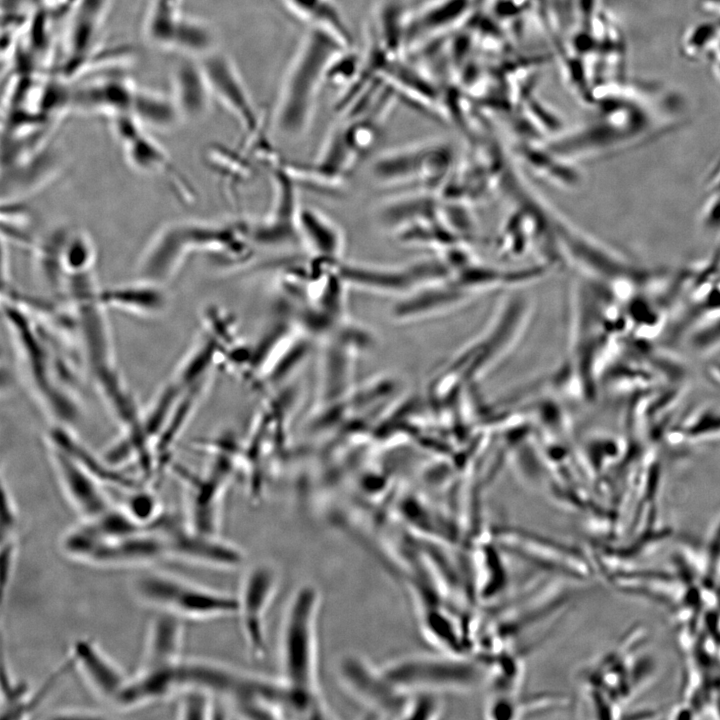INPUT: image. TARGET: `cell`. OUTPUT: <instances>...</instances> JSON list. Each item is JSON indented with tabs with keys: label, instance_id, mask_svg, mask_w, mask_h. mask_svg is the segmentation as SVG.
Returning a JSON list of instances; mask_svg holds the SVG:
<instances>
[{
	"label": "cell",
	"instance_id": "1",
	"mask_svg": "<svg viewBox=\"0 0 720 720\" xmlns=\"http://www.w3.org/2000/svg\"><path fill=\"white\" fill-rule=\"evenodd\" d=\"M3 314L20 366L34 398L56 425L70 427L80 416L75 376L56 350L48 329L16 303L3 299Z\"/></svg>",
	"mask_w": 720,
	"mask_h": 720
},
{
	"label": "cell",
	"instance_id": "2",
	"mask_svg": "<svg viewBox=\"0 0 720 720\" xmlns=\"http://www.w3.org/2000/svg\"><path fill=\"white\" fill-rule=\"evenodd\" d=\"M318 588L304 583L292 593L282 618L279 639V680L290 692L296 718H327L320 692Z\"/></svg>",
	"mask_w": 720,
	"mask_h": 720
},
{
	"label": "cell",
	"instance_id": "3",
	"mask_svg": "<svg viewBox=\"0 0 720 720\" xmlns=\"http://www.w3.org/2000/svg\"><path fill=\"white\" fill-rule=\"evenodd\" d=\"M344 48L329 34L310 27L301 39L280 84L272 126L281 136L297 138L310 127L332 60Z\"/></svg>",
	"mask_w": 720,
	"mask_h": 720
},
{
	"label": "cell",
	"instance_id": "4",
	"mask_svg": "<svg viewBox=\"0 0 720 720\" xmlns=\"http://www.w3.org/2000/svg\"><path fill=\"white\" fill-rule=\"evenodd\" d=\"M143 604L182 618L208 619L237 615V596L162 571H146L131 581Z\"/></svg>",
	"mask_w": 720,
	"mask_h": 720
},
{
	"label": "cell",
	"instance_id": "5",
	"mask_svg": "<svg viewBox=\"0 0 720 720\" xmlns=\"http://www.w3.org/2000/svg\"><path fill=\"white\" fill-rule=\"evenodd\" d=\"M388 679L410 692L465 691L486 684L487 665L477 658L446 652L400 657L382 666Z\"/></svg>",
	"mask_w": 720,
	"mask_h": 720
},
{
	"label": "cell",
	"instance_id": "6",
	"mask_svg": "<svg viewBox=\"0 0 720 720\" xmlns=\"http://www.w3.org/2000/svg\"><path fill=\"white\" fill-rule=\"evenodd\" d=\"M336 671L344 690L371 713L404 719L409 693L396 687L382 666L376 667L362 655L346 653L338 660Z\"/></svg>",
	"mask_w": 720,
	"mask_h": 720
},
{
	"label": "cell",
	"instance_id": "7",
	"mask_svg": "<svg viewBox=\"0 0 720 720\" xmlns=\"http://www.w3.org/2000/svg\"><path fill=\"white\" fill-rule=\"evenodd\" d=\"M280 583L278 569L269 562H259L244 573L237 596L241 630L247 649L255 659L268 651L266 620Z\"/></svg>",
	"mask_w": 720,
	"mask_h": 720
},
{
	"label": "cell",
	"instance_id": "8",
	"mask_svg": "<svg viewBox=\"0 0 720 720\" xmlns=\"http://www.w3.org/2000/svg\"><path fill=\"white\" fill-rule=\"evenodd\" d=\"M114 135L121 143L129 164L136 170L161 175L183 202H191L195 191L188 178L173 163L168 153L149 136L145 127L131 114L111 118Z\"/></svg>",
	"mask_w": 720,
	"mask_h": 720
},
{
	"label": "cell",
	"instance_id": "9",
	"mask_svg": "<svg viewBox=\"0 0 720 720\" xmlns=\"http://www.w3.org/2000/svg\"><path fill=\"white\" fill-rule=\"evenodd\" d=\"M502 551L510 553L564 579L583 575V563L575 549L547 536L521 529L503 528L492 533Z\"/></svg>",
	"mask_w": 720,
	"mask_h": 720
},
{
	"label": "cell",
	"instance_id": "10",
	"mask_svg": "<svg viewBox=\"0 0 720 720\" xmlns=\"http://www.w3.org/2000/svg\"><path fill=\"white\" fill-rule=\"evenodd\" d=\"M199 60L213 99L233 115L247 137L253 135L262 126L264 120L235 63L218 50Z\"/></svg>",
	"mask_w": 720,
	"mask_h": 720
},
{
	"label": "cell",
	"instance_id": "11",
	"mask_svg": "<svg viewBox=\"0 0 720 720\" xmlns=\"http://www.w3.org/2000/svg\"><path fill=\"white\" fill-rule=\"evenodd\" d=\"M51 465L63 494L81 520H90L114 505L104 485L69 452L47 440Z\"/></svg>",
	"mask_w": 720,
	"mask_h": 720
},
{
	"label": "cell",
	"instance_id": "12",
	"mask_svg": "<svg viewBox=\"0 0 720 720\" xmlns=\"http://www.w3.org/2000/svg\"><path fill=\"white\" fill-rule=\"evenodd\" d=\"M161 528L168 538L170 558L223 569H234L244 562L241 548L217 534L196 531L175 515L169 514Z\"/></svg>",
	"mask_w": 720,
	"mask_h": 720
},
{
	"label": "cell",
	"instance_id": "13",
	"mask_svg": "<svg viewBox=\"0 0 720 720\" xmlns=\"http://www.w3.org/2000/svg\"><path fill=\"white\" fill-rule=\"evenodd\" d=\"M194 251H199L194 221L170 223L154 235L143 251L138 278L165 285Z\"/></svg>",
	"mask_w": 720,
	"mask_h": 720
},
{
	"label": "cell",
	"instance_id": "14",
	"mask_svg": "<svg viewBox=\"0 0 720 720\" xmlns=\"http://www.w3.org/2000/svg\"><path fill=\"white\" fill-rule=\"evenodd\" d=\"M275 201L265 220L250 230V240L262 245H283L300 241L295 181L287 169L273 171Z\"/></svg>",
	"mask_w": 720,
	"mask_h": 720
},
{
	"label": "cell",
	"instance_id": "15",
	"mask_svg": "<svg viewBox=\"0 0 720 720\" xmlns=\"http://www.w3.org/2000/svg\"><path fill=\"white\" fill-rule=\"evenodd\" d=\"M69 655L88 687L113 705L129 678L124 670L89 637L77 639Z\"/></svg>",
	"mask_w": 720,
	"mask_h": 720
},
{
	"label": "cell",
	"instance_id": "16",
	"mask_svg": "<svg viewBox=\"0 0 720 720\" xmlns=\"http://www.w3.org/2000/svg\"><path fill=\"white\" fill-rule=\"evenodd\" d=\"M171 82V96L182 120L203 118L210 109L213 96L200 60L182 55L172 68Z\"/></svg>",
	"mask_w": 720,
	"mask_h": 720
},
{
	"label": "cell",
	"instance_id": "17",
	"mask_svg": "<svg viewBox=\"0 0 720 720\" xmlns=\"http://www.w3.org/2000/svg\"><path fill=\"white\" fill-rule=\"evenodd\" d=\"M135 91L136 87L125 79L98 80L76 90L71 96V106L110 118L131 114Z\"/></svg>",
	"mask_w": 720,
	"mask_h": 720
},
{
	"label": "cell",
	"instance_id": "18",
	"mask_svg": "<svg viewBox=\"0 0 720 720\" xmlns=\"http://www.w3.org/2000/svg\"><path fill=\"white\" fill-rule=\"evenodd\" d=\"M183 639L182 617L160 611L148 629L142 666L168 667L177 664L182 659Z\"/></svg>",
	"mask_w": 720,
	"mask_h": 720
},
{
	"label": "cell",
	"instance_id": "19",
	"mask_svg": "<svg viewBox=\"0 0 720 720\" xmlns=\"http://www.w3.org/2000/svg\"><path fill=\"white\" fill-rule=\"evenodd\" d=\"M100 296L107 309H121L144 316L159 314L168 304L164 285L139 278L133 283L101 288Z\"/></svg>",
	"mask_w": 720,
	"mask_h": 720
},
{
	"label": "cell",
	"instance_id": "20",
	"mask_svg": "<svg viewBox=\"0 0 720 720\" xmlns=\"http://www.w3.org/2000/svg\"><path fill=\"white\" fill-rule=\"evenodd\" d=\"M298 230L302 241L318 259L339 263L345 249V238L338 225L322 212L300 209Z\"/></svg>",
	"mask_w": 720,
	"mask_h": 720
},
{
	"label": "cell",
	"instance_id": "21",
	"mask_svg": "<svg viewBox=\"0 0 720 720\" xmlns=\"http://www.w3.org/2000/svg\"><path fill=\"white\" fill-rule=\"evenodd\" d=\"M284 5L297 17L317 28L343 47L352 48L353 40L349 27L340 11L331 0H282Z\"/></svg>",
	"mask_w": 720,
	"mask_h": 720
},
{
	"label": "cell",
	"instance_id": "22",
	"mask_svg": "<svg viewBox=\"0 0 720 720\" xmlns=\"http://www.w3.org/2000/svg\"><path fill=\"white\" fill-rule=\"evenodd\" d=\"M108 0H79L68 31V50L71 57H88L102 25Z\"/></svg>",
	"mask_w": 720,
	"mask_h": 720
},
{
	"label": "cell",
	"instance_id": "23",
	"mask_svg": "<svg viewBox=\"0 0 720 720\" xmlns=\"http://www.w3.org/2000/svg\"><path fill=\"white\" fill-rule=\"evenodd\" d=\"M131 115L145 128L159 130H168L182 120L172 96L139 88L134 94Z\"/></svg>",
	"mask_w": 720,
	"mask_h": 720
},
{
	"label": "cell",
	"instance_id": "24",
	"mask_svg": "<svg viewBox=\"0 0 720 720\" xmlns=\"http://www.w3.org/2000/svg\"><path fill=\"white\" fill-rule=\"evenodd\" d=\"M217 35L206 21L181 14L169 50L201 59L217 50Z\"/></svg>",
	"mask_w": 720,
	"mask_h": 720
},
{
	"label": "cell",
	"instance_id": "25",
	"mask_svg": "<svg viewBox=\"0 0 720 720\" xmlns=\"http://www.w3.org/2000/svg\"><path fill=\"white\" fill-rule=\"evenodd\" d=\"M178 718L211 719L217 717L218 707L215 697L208 692L194 687L180 690L178 693Z\"/></svg>",
	"mask_w": 720,
	"mask_h": 720
},
{
	"label": "cell",
	"instance_id": "26",
	"mask_svg": "<svg viewBox=\"0 0 720 720\" xmlns=\"http://www.w3.org/2000/svg\"><path fill=\"white\" fill-rule=\"evenodd\" d=\"M568 697L555 693H542L528 696L517 703L516 718H531L568 706Z\"/></svg>",
	"mask_w": 720,
	"mask_h": 720
},
{
	"label": "cell",
	"instance_id": "27",
	"mask_svg": "<svg viewBox=\"0 0 720 720\" xmlns=\"http://www.w3.org/2000/svg\"><path fill=\"white\" fill-rule=\"evenodd\" d=\"M1 540L16 537L18 521L15 501L2 477Z\"/></svg>",
	"mask_w": 720,
	"mask_h": 720
},
{
	"label": "cell",
	"instance_id": "28",
	"mask_svg": "<svg viewBox=\"0 0 720 720\" xmlns=\"http://www.w3.org/2000/svg\"><path fill=\"white\" fill-rule=\"evenodd\" d=\"M156 1H160V2H164V3H168V4H173V5H178V6H179L181 0H156Z\"/></svg>",
	"mask_w": 720,
	"mask_h": 720
}]
</instances>
